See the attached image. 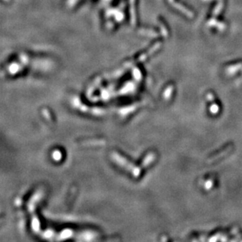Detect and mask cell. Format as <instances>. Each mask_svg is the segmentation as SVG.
<instances>
[{"label":"cell","mask_w":242,"mask_h":242,"mask_svg":"<svg viewBox=\"0 0 242 242\" xmlns=\"http://www.w3.org/2000/svg\"><path fill=\"white\" fill-rule=\"evenodd\" d=\"M170 2H171L172 3H173V5L174 6V7H176V8L179 9V10H180V11L183 12V13H184L185 15H186V17H190V18H192V17H194V13H193L192 12L190 11L189 10H187V9H186V8H185V7H183V6L180 5V4H179V3H176V2H173V1H170Z\"/></svg>","instance_id":"obj_1"},{"label":"cell","mask_w":242,"mask_h":242,"mask_svg":"<svg viewBox=\"0 0 242 242\" xmlns=\"http://www.w3.org/2000/svg\"><path fill=\"white\" fill-rule=\"evenodd\" d=\"M222 7H223V2H219V3L216 5V7H215V9L213 10V17H216L218 14H219V13H220V11L222 10Z\"/></svg>","instance_id":"obj_2"}]
</instances>
